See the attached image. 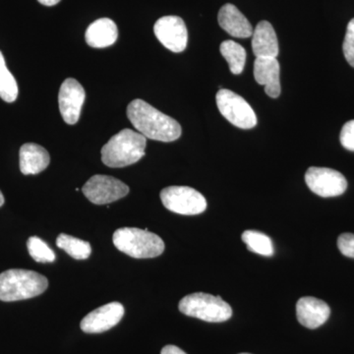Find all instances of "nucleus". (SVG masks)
I'll use <instances>...</instances> for the list:
<instances>
[{"label":"nucleus","mask_w":354,"mask_h":354,"mask_svg":"<svg viewBox=\"0 0 354 354\" xmlns=\"http://www.w3.org/2000/svg\"><path fill=\"white\" fill-rule=\"evenodd\" d=\"M239 354H250V353H239Z\"/></svg>","instance_id":"c756f323"},{"label":"nucleus","mask_w":354,"mask_h":354,"mask_svg":"<svg viewBox=\"0 0 354 354\" xmlns=\"http://www.w3.org/2000/svg\"><path fill=\"white\" fill-rule=\"evenodd\" d=\"M153 32L160 43L172 53H183L187 46V28L178 16L160 18L153 26Z\"/></svg>","instance_id":"9d476101"},{"label":"nucleus","mask_w":354,"mask_h":354,"mask_svg":"<svg viewBox=\"0 0 354 354\" xmlns=\"http://www.w3.org/2000/svg\"><path fill=\"white\" fill-rule=\"evenodd\" d=\"M113 241L118 250L135 259L158 257L165 248L164 241L147 228H118L113 234Z\"/></svg>","instance_id":"20e7f679"},{"label":"nucleus","mask_w":354,"mask_h":354,"mask_svg":"<svg viewBox=\"0 0 354 354\" xmlns=\"http://www.w3.org/2000/svg\"><path fill=\"white\" fill-rule=\"evenodd\" d=\"M218 20L221 29L234 38L247 39L252 36V26L234 4L227 3L221 7Z\"/></svg>","instance_id":"2eb2a0df"},{"label":"nucleus","mask_w":354,"mask_h":354,"mask_svg":"<svg viewBox=\"0 0 354 354\" xmlns=\"http://www.w3.org/2000/svg\"><path fill=\"white\" fill-rule=\"evenodd\" d=\"M339 140L344 149L354 152V120L348 121L344 125Z\"/></svg>","instance_id":"393cba45"},{"label":"nucleus","mask_w":354,"mask_h":354,"mask_svg":"<svg viewBox=\"0 0 354 354\" xmlns=\"http://www.w3.org/2000/svg\"><path fill=\"white\" fill-rule=\"evenodd\" d=\"M57 246L76 260L88 259L92 253V247L88 241H81L68 234L58 235Z\"/></svg>","instance_id":"aec40b11"},{"label":"nucleus","mask_w":354,"mask_h":354,"mask_svg":"<svg viewBox=\"0 0 354 354\" xmlns=\"http://www.w3.org/2000/svg\"><path fill=\"white\" fill-rule=\"evenodd\" d=\"M118 26L109 18H102L93 22L86 31L85 39L88 46L104 48L113 46L118 41Z\"/></svg>","instance_id":"a211bd4d"},{"label":"nucleus","mask_w":354,"mask_h":354,"mask_svg":"<svg viewBox=\"0 0 354 354\" xmlns=\"http://www.w3.org/2000/svg\"><path fill=\"white\" fill-rule=\"evenodd\" d=\"M330 315L329 305L318 298L301 297L297 304L298 322L308 329H317L326 322Z\"/></svg>","instance_id":"ddd939ff"},{"label":"nucleus","mask_w":354,"mask_h":354,"mask_svg":"<svg viewBox=\"0 0 354 354\" xmlns=\"http://www.w3.org/2000/svg\"><path fill=\"white\" fill-rule=\"evenodd\" d=\"M30 256L38 263H53L55 254L48 244L38 236H31L27 241Z\"/></svg>","instance_id":"5701e85b"},{"label":"nucleus","mask_w":354,"mask_h":354,"mask_svg":"<svg viewBox=\"0 0 354 354\" xmlns=\"http://www.w3.org/2000/svg\"><path fill=\"white\" fill-rule=\"evenodd\" d=\"M178 308L184 315L209 323L225 322L232 316V307L221 297L204 292L192 293L183 297Z\"/></svg>","instance_id":"39448f33"},{"label":"nucleus","mask_w":354,"mask_h":354,"mask_svg":"<svg viewBox=\"0 0 354 354\" xmlns=\"http://www.w3.org/2000/svg\"><path fill=\"white\" fill-rule=\"evenodd\" d=\"M160 354H186L184 353L183 349L177 348L176 346H165L164 348L162 349V353Z\"/></svg>","instance_id":"bb28decb"},{"label":"nucleus","mask_w":354,"mask_h":354,"mask_svg":"<svg viewBox=\"0 0 354 354\" xmlns=\"http://www.w3.org/2000/svg\"><path fill=\"white\" fill-rule=\"evenodd\" d=\"M4 201H6V200H4L3 194H2L1 191H0V207L3 206Z\"/></svg>","instance_id":"c85d7f7f"},{"label":"nucleus","mask_w":354,"mask_h":354,"mask_svg":"<svg viewBox=\"0 0 354 354\" xmlns=\"http://www.w3.org/2000/svg\"><path fill=\"white\" fill-rule=\"evenodd\" d=\"M124 307L120 302H111L90 312L81 321L80 327L87 334H100L115 327L124 316Z\"/></svg>","instance_id":"f8f14e48"},{"label":"nucleus","mask_w":354,"mask_h":354,"mask_svg":"<svg viewBox=\"0 0 354 354\" xmlns=\"http://www.w3.org/2000/svg\"><path fill=\"white\" fill-rule=\"evenodd\" d=\"M19 157L20 171L25 176L44 171L50 162L48 151L35 143H26L21 147Z\"/></svg>","instance_id":"f3484780"},{"label":"nucleus","mask_w":354,"mask_h":354,"mask_svg":"<svg viewBox=\"0 0 354 354\" xmlns=\"http://www.w3.org/2000/svg\"><path fill=\"white\" fill-rule=\"evenodd\" d=\"M242 241L246 244L247 249L251 252L259 255L271 257L274 255V245L271 239L268 235L255 230H246L242 234Z\"/></svg>","instance_id":"412c9836"},{"label":"nucleus","mask_w":354,"mask_h":354,"mask_svg":"<svg viewBox=\"0 0 354 354\" xmlns=\"http://www.w3.org/2000/svg\"><path fill=\"white\" fill-rule=\"evenodd\" d=\"M216 101L221 115L234 127L251 129L257 125L255 111L241 95L221 88L216 95Z\"/></svg>","instance_id":"423d86ee"},{"label":"nucleus","mask_w":354,"mask_h":354,"mask_svg":"<svg viewBox=\"0 0 354 354\" xmlns=\"http://www.w3.org/2000/svg\"><path fill=\"white\" fill-rule=\"evenodd\" d=\"M162 205L172 212L184 216L200 215L206 211L207 201L199 191L188 186H169L160 192Z\"/></svg>","instance_id":"0eeeda50"},{"label":"nucleus","mask_w":354,"mask_h":354,"mask_svg":"<svg viewBox=\"0 0 354 354\" xmlns=\"http://www.w3.org/2000/svg\"><path fill=\"white\" fill-rule=\"evenodd\" d=\"M127 118L139 133L155 141H176L183 132L176 120L160 113L143 100H134L128 104Z\"/></svg>","instance_id":"f257e3e1"},{"label":"nucleus","mask_w":354,"mask_h":354,"mask_svg":"<svg viewBox=\"0 0 354 354\" xmlns=\"http://www.w3.org/2000/svg\"><path fill=\"white\" fill-rule=\"evenodd\" d=\"M82 190L88 201L95 205L111 204L129 193V187L120 179L102 174L91 177Z\"/></svg>","instance_id":"6e6552de"},{"label":"nucleus","mask_w":354,"mask_h":354,"mask_svg":"<svg viewBox=\"0 0 354 354\" xmlns=\"http://www.w3.org/2000/svg\"><path fill=\"white\" fill-rule=\"evenodd\" d=\"M48 281L43 274L29 270L11 269L0 274V300L19 301L39 297L46 290Z\"/></svg>","instance_id":"7ed1b4c3"},{"label":"nucleus","mask_w":354,"mask_h":354,"mask_svg":"<svg viewBox=\"0 0 354 354\" xmlns=\"http://www.w3.org/2000/svg\"><path fill=\"white\" fill-rule=\"evenodd\" d=\"M18 85L15 78L7 68L6 59L0 51V97L6 102L17 100Z\"/></svg>","instance_id":"4be33fe9"},{"label":"nucleus","mask_w":354,"mask_h":354,"mask_svg":"<svg viewBox=\"0 0 354 354\" xmlns=\"http://www.w3.org/2000/svg\"><path fill=\"white\" fill-rule=\"evenodd\" d=\"M337 247L342 255L354 259V234H342L337 239Z\"/></svg>","instance_id":"a878e982"},{"label":"nucleus","mask_w":354,"mask_h":354,"mask_svg":"<svg viewBox=\"0 0 354 354\" xmlns=\"http://www.w3.org/2000/svg\"><path fill=\"white\" fill-rule=\"evenodd\" d=\"M252 50L256 57H274L279 55V41L271 23L261 21L252 34Z\"/></svg>","instance_id":"dca6fc26"},{"label":"nucleus","mask_w":354,"mask_h":354,"mask_svg":"<svg viewBox=\"0 0 354 354\" xmlns=\"http://www.w3.org/2000/svg\"><path fill=\"white\" fill-rule=\"evenodd\" d=\"M39 3L43 4V6H57L58 2H60V0H38Z\"/></svg>","instance_id":"cd10ccee"},{"label":"nucleus","mask_w":354,"mask_h":354,"mask_svg":"<svg viewBox=\"0 0 354 354\" xmlns=\"http://www.w3.org/2000/svg\"><path fill=\"white\" fill-rule=\"evenodd\" d=\"M305 183L312 192L323 198L339 196L348 188L346 177L328 167H309L305 174Z\"/></svg>","instance_id":"1a4fd4ad"},{"label":"nucleus","mask_w":354,"mask_h":354,"mask_svg":"<svg viewBox=\"0 0 354 354\" xmlns=\"http://www.w3.org/2000/svg\"><path fill=\"white\" fill-rule=\"evenodd\" d=\"M221 55L227 60L230 71L234 75L243 72L246 64V50L241 44L234 41H225L220 46Z\"/></svg>","instance_id":"6ab92c4d"},{"label":"nucleus","mask_w":354,"mask_h":354,"mask_svg":"<svg viewBox=\"0 0 354 354\" xmlns=\"http://www.w3.org/2000/svg\"><path fill=\"white\" fill-rule=\"evenodd\" d=\"M85 99V90L75 79L67 78L62 83L58 94V104L62 118L67 124L73 125L78 122Z\"/></svg>","instance_id":"9b49d317"},{"label":"nucleus","mask_w":354,"mask_h":354,"mask_svg":"<svg viewBox=\"0 0 354 354\" xmlns=\"http://www.w3.org/2000/svg\"><path fill=\"white\" fill-rule=\"evenodd\" d=\"M342 50H344L346 62L354 68V18L349 21L348 28H346Z\"/></svg>","instance_id":"b1692460"},{"label":"nucleus","mask_w":354,"mask_h":354,"mask_svg":"<svg viewBox=\"0 0 354 354\" xmlns=\"http://www.w3.org/2000/svg\"><path fill=\"white\" fill-rule=\"evenodd\" d=\"M279 64L274 57H256L254 62V77L256 82L264 86L266 94L272 99L281 95Z\"/></svg>","instance_id":"4468645a"},{"label":"nucleus","mask_w":354,"mask_h":354,"mask_svg":"<svg viewBox=\"0 0 354 354\" xmlns=\"http://www.w3.org/2000/svg\"><path fill=\"white\" fill-rule=\"evenodd\" d=\"M146 139L141 133L121 130L102 147V162L113 169L136 164L145 156Z\"/></svg>","instance_id":"f03ea898"}]
</instances>
